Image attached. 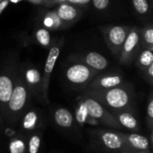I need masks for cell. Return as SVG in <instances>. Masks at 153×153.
<instances>
[{
    "label": "cell",
    "mask_w": 153,
    "mask_h": 153,
    "mask_svg": "<svg viewBox=\"0 0 153 153\" xmlns=\"http://www.w3.org/2000/svg\"><path fill=\"white\" fill-rule=\"evenodd\" d=\"M65 76L69 82L75 85H82L91 78L93 71L91 68L83 64H74L67 69Z\"/></svg>",
    "instance_id": "1"
},
{
    "label": "cell",
    "mask_w": 153,
    "mask_h": 153,
    "mask_svg": "<svg viewBox=\"0 0 153 153\" xmlns=\"http://www.w3.org/2000/svg\"><path fill=\"white\" fill-rule=\"evenodd\" d=\"M104 99L110 107L118 109L127 106L129 103V95L125 89L112 87L105 93Z\"/></svg>",
    "instance_id": "2"
},
{
    "label": "cell",
    "mask_w": 153,
    "mask_h": 153,
    "mask_svg": "<svg viewBox=\"0 0 153 153\" xmlns=\"http://www.w3.org/2000/svg\"><path fill=\"white\" fill-rule=\"evenodd\" d=\"M27 99V90L26 87L22 85H16L13 87L12 95L8 101V106L11 111L18 112L20 111L25 105Z\"/></svg>",
    "instance_id": "3"
},
{
    "label": "cell",
    "mask_w": 153,
    "mask_h": 153,
    "mask_svg": "<svg viewBox=\"0 0 153 153\" xmlns=\"http://www.w3.org/2000/svg\"><path fill=\"white\" fill-rule=\"evenodd\" d=\"M60 54V47L59 46H53L50 49V51L48 55V59L45 63V68H44V76H43V88H44V93L47 95L48 93V82H49V78L50 74L54 69L56 61Z\"/></svg>",
    "instance_id": "4"
},
{
    "label": "cell",
    "mask_w": 153,
    "mask_h": 153,
    "mask_svg": "<svg viewBox=\"0 0 153 153\" xmlns=\"http://www.w3.org/2000/svg\"><path fill=\"white\" fill-rule=\"evenodd\" d=\"M140 40V35L136 30H133L126 35V38L124 41L123 51H122V60L129 58L132 53L135 50L138 46Z\"/></svg>",
    "instance_id": "5"
},
{
    "label": "cell",
    "mask_w": 153,
    "mask_h": 153,
    "mask_svg": "<svg viewBox=\"0 0 153 153\" xmlns=\"http://www.w3.org/2000/svg\"><path fill=\"white\" fill-rule=\"evenodd\" d=\"M84 60L88 66H90L92 69H98V70L105 69L108 64L107 59L96 51H91V52L88 53L85 56Z\"/></svg>",
    "instance_id": "6"
},
{
    "label": "cell",
    "mask_w": 153,
    "mask_h": 153,
    "mask_svg": "<svg viewBox=\"0 0 153 153\" xmlns=\"http://www.w3.org/2000/svg\"><path fill=\"white\" fill-rule=\"evenodd\" d=\"M13 89L12 78L7 75L0 76V102L8 103Z\"/></svg>",
    "instance_id": "7"
},
{
    "label": "cell",
    "mask_w": 153,
    "mask_h": 153,
    "mask_svg": "<svg viewBox=\"0 0 153 153\" xmlns=\"http://www.w3.org/2000/svg\"><path fill=\"white\" fill-rule=\"evenodd\" d=\"M126 35L127 33H126V28L122 26H115V27H112L108 31V38L113 46L119 48L124 43L126 38Z\"/></svg>",
    "instance_id": "8"
},
{
    "label": "cell",
    "mask_w": 153,
    "mask_h": 153,
    "mask_svg": "<svg viewBox=\"0 0 153 153\" xmlns=\"http://www.w3.org/2000/svg\"><path fill=\"white\" fill-rule=\"evenodd\" d=\"M83 106L87 114L91 115L92 118L100 119L102 118L105 115V111L103 107L96 100L92 98H86L85 101L83 102Z\"/></svg>",
    "instance_id": "9"
},
{
    "label": "cell",
    "mask_w": 153,
    "mask_h": 153,
    "mask_svg": "<svg viewBox=\"0 0 153 153\" xmlns=\"http://www.w3.org/2000/svg\"><path fill=\"white\" fill-rule=\"evenodd\" d=\"M55 120L56 124L62 127H70L73 124V115L65 108H60L55 113Z\"/></svg>",
    "instance_id": "10"
},
{
    "label": "cell",
    "mask_w": 153,
    "mask_h": 153,
    "mask_svg": "<svg viewBox=\"0 0 153 153\" xmlns=\"http://www.w3.org/2000/svg\"><path fill=\"white\" fill-rule=\"evenodd\" d=\"M57 15L63 21H73L77 16V10L67 4H63L57 9Z\"/></svg>",
    "instance_id": "11"
},
{
    "label": "cell",
    "mask_w": 153,
    "mask_h": 153,
    "mask_svg": "<svg viewBox=\"0 0 153 153\" xmlns=\"http://www.w3.org/2000/svg\"><path fill=\"white\" fill-rule=\"evenodd\" d=\"M102 140L104 144L112 150H117L122 147V141L118 135L113 133H105L102 135Z\"/></svg>",
    "instance_id": "12"
},
{
    "label": "cell",
    "mask_w": 153,
    "mask_h": 153,
    "mask_svg": "<svg viewBox=\"0 0 153 153\" xmlns=\"http://www.w3.org/2000/svg\"><path fill=\"white\" fill-rule=\"evenodd\" d=\"M122 82V79L119 76L115 75V76H106L99 79L98 85L101 88L105 89H109L112 87H116L118 85H120Z\"/></svg>",
    "instance_id": "13"
},
{
    "label": "cell",
    "mask_w": 153,
    "mask_h": 153,
    "mask_svg": "<svg viewBox=\"0 0 153 153\" xmlns=\"http://www.w3.org/2000/svg\"><path fill=\"white\" fill-rule=\"evenodd\" d=\"M129 142L136 149L139 150H147L149 147V142L147 138L139 135V134H131L129 137Z\"/></svg>",
    "instance_id": "14"
},
{
    "label": "cell",
    "mask_w": 153,
    "mask_h": 153,
    "mask_svg": "<svg viewBox=\"0 0 153 153\" xmlns=\"http://www.w3.org/2000/svg\"><path fill=\"white\" fill-rule=\"evenodd\" d=\"M118 120H119L120 124L123 126H125L126 128L136 129V127H137V121H136V119L132 115H130L128 113H123V114L119 115Z\"/></svg>",
    "instance_id": "15"
},
{
    "label": "cell",
    "mask_w": 153,
    "mask_h": 153,
    "mask_svg": "<svg viewBox=\"0 0 153 153\" xmlns=\"http://www.w3.org/2000/svg\"><path fill=\"white\" fill-rule=\"evenodd\" d=\"M36 39L42 46H48L51 41L50 33L47 29L40 28L36 32Z\"/></svg>",
    "instance_id": "16"
},
{
    "label": "cell",
    "mask_w": 153,
    "mask_h": 153,
    "mask_svg": "<svg viewBox=\"0 0 153 153\" xmlns=\"http://www.w3.org/2000/svg\"><path fill=\"white\" fill-rule=\"evenodd\" d=\"M139 64L145 68L153 64V54L151 50H145L141 53L139 57Z\"/></svg>",
    "instance_id": "17"
},
{
    "label": "cell",
    "mask_w": 153,
    "mask_h": 153,
    "mask_svg": "<svg viewBox=\"0 0 153 153\" xmlns=\"http://www.w3.org/2000/svg\"><path fill=\"white\" fill-rule=\"evenodd\" d=\"M133 5L136 12L140 14H145L149 11L148 0H133Z\"/></svg>",
    "instance_id": "18"
},
{
    "label": "cell",
    "mask_w": 153,
    "mask_h": 153,
    "mask_svg": "<svg viewBox=\"0 0 153 153\" xmlns=\"http://www.w3.org/2000/svg\"><path fill=\"white\" fill-rule=\"evenodd\" d=\"M26 79L30 85H37L40 80V74L37 69H30L26 72Z\"/></svg>",
    "instance_id": "19"
},
{
    "label": "cell",
    "mask_w": 153,
    "mask_h": 153,
    "mask_svg": "<svg viewBox=\"0 0 153 153\" xmlns=\"http://www.w3.org/2000/svg\"><path fill=\"white\" fill-rule=\"evenodd\" d=\"M37 120V115L34 112H30L29 114L26 115L24 121H23V126L26 129H30L33 128L35 123Z\"/></svg>",
    "instance_id": "20"
},
{
    "label": "cell",
    "mask_w": 153,
    "mask_h": 153,
    "mask_svg": "<svg viewBox=\"0 0 153 153\" xmlns=\"http://www.w3.org/2000/svg\"><path fill=\"white\" fill-rule=\"evenodd\" d=\"M39 145H40V139L37 135L32 136L29 142L30 153H38L39 149Z\"/></svg>",
    "instance_id": "21"
},
{
    "label": "cell",
    "mask_w": 153,
    "mask_h": 153,
    "mask_svg": "<svg viewBox=\"0 0 153 153\" xmlns=\"http://www.w3.org/2000/svg\"><path fill=\"white\" fill-rule=\"evenodd\" d=\"M143 37H144V41H146V43H148V45L152 46L153 44V29L152 27L147 28L144 31Z\"/></svg>",
    "instance_id": "22"
},
{
    "label": "cell",
    "mask_w": 153,
    "mask_h": 153,
    "mask_svg": "<svg viewBox=\"0 0 153 153\" xmlns=\"http://www.w3.org/2000/svg\"><path fill=\"white\" fill-rule=\"evenodd\" d=\"M94 6L99 10H103L107 8L109 4V0H92Z\"/></svg>",
    "instance_id": "23"
},
{
    "label": "cell",
    "mask_w": 153,
    "mask_h": 153,
    "mask_svg": "<svg viewBox=\"0 0 153 153\" xmlns=\"http://www.w3.org/2000/svg\"><path fill=\"white\" fill-rule=\"evenodd\" d=\"M9 5V0H3L0 2V14L3 13V11L6 8V6Z\"/></svg>",
    "instance_id": "24"
},
{
    "label": "cell",
    "mask_w": 153,
    "mask_h": 153,
    "mask_svg": "<svg viewBox=\"0 0 153 153\" xmlns=\"http://www.w3.org/2000/svg\"><path fill=\"white\" fill-rule=\"evenodd\" d=\"M148 115L151 118H153V101L151 100L148 106Z\"/></svg>",
    "instance_id": "25"
},
{
    "label": "cell",
    "mask_w": 153,
    "mask_h": 153,
    "mask_svg": "<svg viewBox=\"0 0 153 153\" xmlns=\"http://www.w3.org/2000/svg\"><path fill=\"white\" fill-rule=\"evenodd\" d=\"M72 4H76V5H84L89 3L91 0H68Z\"/></svg>",
    "instance_id": "26"
},
{
    "label": "cell",
    "mask_w": 153,
    "mask_h": 153,
    "mask_svg": "<svg viewBox=\"0 0 153 153\" xmlns=\"http://www.w3.org/2000/svg\"><path fill=\"white\" fill-rule=\"evenodd\" d=\"M148 74L151 78L153 77V64H151L149 67H148Z\"/></svg>",
    "instance_id": "27"
},
{
    "label": "cell",
    "mask_w": 153,
    "mask_h": 153,
    "mask_svg": "<svg viewBox=\"0 0 153 153\" xmlns=\"http://www.w3.org/2000/svg\"><path fill=\"white\" fill-rule=\"evenodd\" d=\"M59 1H65V0H59Z\"/></svg>",
    "instance_id": "28"
},
{
    "label": "cell",
    "mask_w": 153,
    "mask_h": 153,
    "mask_svg": "<svg viewBox=\"0 0 153 153\" xmlns=\"http://www.w3.org/2000/svg\"><path fill=\"white\" fill-rule=\"evenodd\" d=\"M2 1H3V0H0V2H2Z\"/></svg>",
    "instance_id": "29"
}]
</instances>
